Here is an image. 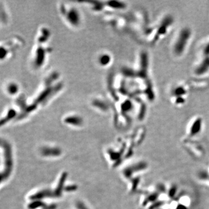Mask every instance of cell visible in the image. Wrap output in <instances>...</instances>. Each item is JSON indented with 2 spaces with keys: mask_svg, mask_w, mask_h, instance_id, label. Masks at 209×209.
<instances>
[{
  "mask_svg": "<svg viewBox=\"0 0 209 209\" xmlns=\"http://www.w3.org/2000/svg\"><path fill=\"white\" fill-rule=\"evenodd\" d=\"M192 37V31L188 27H184L178 32L173 44L172 51L175 56L183 55L188 48Z\"/></svg>",
  "mask_w": 209,
  "mask_h": 209,
  "instance_id": "1",
  "label": "cell"
},
{
  "mask_svg": "<svg viewBox=\"0 0 209 209\" xmlns=\"http://www.w3.org/2000/svg\"><path fill=\"white\" fill-rule=\"evenodd\" d=\"M203 120L200 117H196L192 120L188 125L185 141L191 140L192 138L198 135L202 131Z\"/></svg>",
  "mask_w": 209,
  "mask_h": 209,
  "instance_id": "2",
  "label": "cell"
},
{
  "mask_svg": "<svg viewBox=\"0 0 209 209\" xmlns=\"http://www.w3.org/2000/svg\"><path fill=\"white\" fill-rule=\"evenodd\" d=\"M14 46L12 42H5L0 44V61L8 58L14 52Z\"/></svg>",
  "mask_w": 209,
  "mask_h": 209,
  "instance_id": "3",
  "label": "cell"
},
{
  "mask_svg": "<svg viewBox=\"0 0 209 209\" xmlns=\"http://www.w3.org/2000/svg\"><path fill=\"white\" fill-rule=\"evenodd\" d=\"M9 15L5 5L0 2V27L4 26L8 23Z\"/></svg>",
  "mask_w": 209,
  "mask_h": 209,
  "instance_id": "4",
  "label": "cell"
},
{
  "mask_svg": "<svg viewBox=\"0 0 209 209\" xmlns=\"http://www.w3.org/2000/svg\"><path fill=\"white\" fill-rule=\"evenodd\" d=\"M16 115V111L15 109H9L8 111L5 113L4 117H1L0 119V127L2 126V125L6 124V123L10 122L12 119L14 118Z\"/></svg>",
  "mask_w": 209,
  "mask_h": 209,
  "instance_id": "5",
  "label": "cell"
},
{
  "mask_svg": "<svg viewBox=\"0 0 209 209\" xmlns=\"http://www.w3.org/2000/svg\"><path fill=\"white\" fill-rule=\"evenodd\" d=\"M6 92L10 96H14L19 91V86L14 82H8L5 86Z\"/></svg>",
  "mask_w": 209,
  "mask_h": 209,
  "instance_id": "6",
  "label": "cell"
},
{
  "mask_svg": "<svg viewBox=\"0 0 209 209\" xmlns=\"http://www.w3.org/2000/svg\"><path fill=\"white\" fill-rule=\"evenodd\" d=\"M198 179L201 182L209 185V168L208 170H203L199 172Z\"/></svg>",
  "mask_w": 209,
  "mask_h": 209,
  "instance_id": "7",
  "label": "cell"
}]
</instances>
